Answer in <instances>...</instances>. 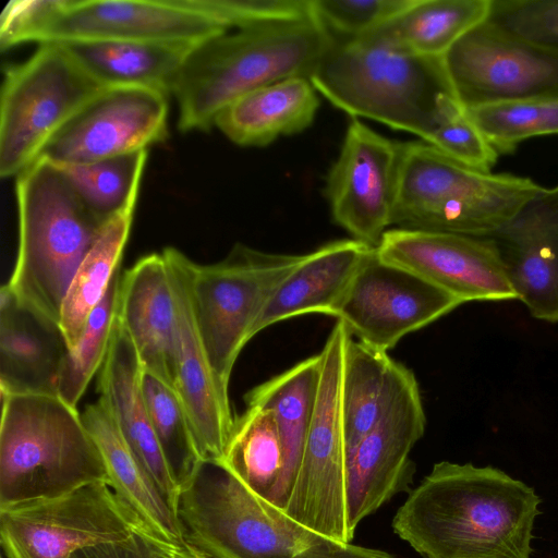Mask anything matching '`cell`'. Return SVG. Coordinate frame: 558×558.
Listing matches in <instances>:
<instances>
[{"mask_svg": "<svg viewBox=\"0 0 558 558\" xmlns=\"http://www.w3.org/2000/svg\"><path fill=\"white\" fill-rule=\"evenodd\" d=\"M539 504L499 469L441 461L410 490L392 529L425 558H531Z\"/></svg>", "mask_w": 558, "mask_h": 558, "instance_id": "6da1fadb", "label": "cell"}, {"mask_svg": "<svg viewBox=\"0 0 558 558\" xmlns=\"http://www.w3.org/2000/svg\"><path fill=\"white\" fill-rule=\"evenodd\" d=\"M333 36L313 15L229 29L187 56L171 95L180 132L208 131L219 112L259 87L310 77Z\"/></svg>", "mask_w": 558, "mask_h": 558, "instance_id": "7a4b0ae2", "label": "cell"}, {"mask_svg": "<svg viewBox=\"0 0 558 558\" xmlns=\"http://www.w3.org/2000/svg\"><path fill=\"white\" fill-rule=\"evenodd\" d=\"M308 78L319 95L353 119L374 120L426 143L463 107L442 58L356 38L333 37Z\"/></svg>", "mask_w": 558, "mask_h": 558, "instance_id": "3957f363", "label": "cell"}, {"mask_svg": "<svg viewBox=\"0 0 558 558\" xmlns=\"http://www.w3.org/2000/svg\"><path fill=\"white\" fill-rule=\"evenodd\" d=\"M184 543L208 558H392L291 519L216 461H203L175 508Z\"/></svg>", "mask_w": 558, "mask_h": 558, "instance_id": "277c9868", "label": "cell"}, {"mask_svg": "<svg viewBox=\"0 0 558 558\" xmlns=\"http://www.w3.org/2000/svg\"><path fill=\"white\" fill-rule=\"evenodd\" d=\"M15 194L19 246L5 286L22 305L60 325L72 279L105 223L61 169L44 158L16 177Z\"/></svg>", "mask_w": 558, "mask_h": 558, "instance_id": "5b68a950", "label": "cell"}, {"mask_svg": "<svg viewBox=\"0 0 558 558\" xmlns=\"http://www.w3.org/2000/svg\"><path fill=\"white\" fill-rule=\"evenodd\" d=\"M0 507L107 481L77 408L58 395L1 392Z\"/></svg>", "mask_w": 558, "mask_h": 558, "instance_id": "8992f818", "label": "cell"}, {"mask_svg": "<svg viewBox=\"0 0 558 558\" xmlns=\"http://www.w3.org/2000/svg\"><path fill=\"white\" fill-rule=\"evenodd\" d=\"M543 186L470 167L424 142L400 143L397 228L489 236Z\"/></svg>", "mask_w": 558, "mask_h": 558, "instance_id": "52a82bcc", "label": "cell"}, {"mask_svg": "<svg viewBox=\"0 0 558 558\" xmlns=\"http://www.w3.org/2000/svg\"><path fill=\"white\" fill-rule=\"evenodd\" d=\"M306 254L264 252L235 243L221 260L194 262L192 294L197 328L221 393L229 399L233 366L255 324Z\"/></svg>", "mask_w": 558, "mask_h": 558, "instance_id": "ba28073f", "label": "cell"}, {"mask_svg": "<svg viewBox=\"0 0 558 558\" xmlns=\"http://www.w3.org/2000/svg\"><path fill=\"white\" fill-rule=\"evenodd\" d=\"M59 43L38 45L4 69L0 96V175L17 177L49 140L104 90Z\"/></svg>", "mask_w": 558, "mask_h": 558, "instance_id": "9c48e42d", "label": "cell"}, {"mask_svg": "<svg viewBox=\"0 0 558 558\" xmlns=\"http://www.w3.org/2000/svg\"><path fill=\"white\" fill-rule=\"evenodd\" d=\"M350 332L337 320L320 354V376L299 472L283 511L305 527L350 543L347 448L341 415L343 356Z\"/></svg>", "mask_w": 558, "mask_h": 558, "instance_id": "30bf717a", "label": "cell"}, {"mask_svg": "<svg viewBox=\"0 0 558 558\" xmlns=\"http://www.w3.org/2000/svg\"><path fill=\"white\" fill-rule=\"evenodd\" d=\"M135 535L155 543L107 481L0 507L5 558H73L85 548L125 542Z\"/></svg>", "mask_w": 558, "mask_h": 558, "instance_id": "8fae6325", "label": "cell"}, {"mask_svg": "<svg viewBox=\"0 0 558 558\" xmlns=\"http://www.w3.org/2000/svg\"><path fill=\"white\" fill-rule=\"evenodd\" d=\"M227 31L199 0H41L19 45L74 40L198 45Z\"/></svg>", "mask_w": 558, "mask_h": 558, "instance_id": "7c38bea8", "label": "cell"}, {"mask_svg": "<svg viewBox=\"0 0 558 558\" xmlns=\"http://www.w3.org/2000/svg\"><path fill=\"white\" fill-rule=\"evenodd\" d=\"M442 62L465 109L513 100H558V52L487 20L457 40Z\"/></svg>", "mask_w": 558, "mask_h": 558, "instance_id": "4fadbf2b", "label": "cell"}, {"mask_svg": "<svg viewBox=\"0 0 558 558\" xmlns=\"http://www.w3.org/2000/svg\"><path fill=\"white\" fill-rule=\"evenodd\" d=\"M463 304L420 276L374 254L363 264L337 311L351 337L388 352L416 331Z\"/></svg>", "mask_w": 558, "mask_h": 558, "instance_id": "5bb4252c", "label": "cell"}, {"mask_svg": "<svg viewBox=\"0 0 558 558\" xmlns=\"http://www.w3.org/2000/svg\"><path fill=\"white\" fill-rule=\"evenodd\" d=\"M168 97L137 86L107 87L49 140L37 159L89 163L162 143L169 133Z\"/></svg>", "mask_w": 558, "mask_h": 558, "instance_id": "9a60e30c", "label": "cell"}, {"mask_svg": "<svg viewBox=\"0 0 558 558\" xmlns=\"http://www.w3.org/2000/svg\"><path fill=\"white\" fill-rule=\"evenodd\" d=\"M399 169L400 143L352 119L325 186L332 220L352 239L376 247L393 226Z\"/></svg>", "mask_w": 558, "mask_h": 558, "instance_id": "2e32d148", "label": "cell"}, {"mask_svg": "<svg viewBox=\"0 0 558 558\" xmlns=\"http://www.w3.org/2000/svg\"><path fill=\"white\" fill-rule=\"evenodd\" d=\"M376 254L462 303L518 301L497 245L489 236L393 228L383 235Z\"/></svg>", "mask_w": 558, "mask_h": 558, "instance_id": "e0dca14e", "label": "cell"}, {"mask_svg": "<svg viewBox=\"0 0 558 558\" xmlns=\"http://www.w3.org/2000/svg\"><path fill=\"white\" fill-rule=\"evenodd\" d=\"M426 417L416 379L393 400L347 458V523H359L396 494L410 493L415 465L410 459L425 432Z\"/></svg>", "mask_w": 558, "mask_h": 558, "instance_id": "ac0fdd59", "label": "cell"}, {"mask_svg": "<svg viewBox=\"0 0 558 558\" xmlns=\"http://www.w3.org/2000/svg\"><path fill=\"white\" fill-rule=\"evenodd\" d=\"M177 310L178 350L175 391L187 414L203 461L221 459L234 420L230 400L216 381L194 313V262L175 247L161 252Z\"/></svg>", "mask_w": 558, "mask_h": 558, "instance_id": "d6986e66", "label": "cell"}, {"mask_svg": "<svg viewBox=\"0 0 558 558\" xmlns=\"http://www.w3.org/2000/svg\"><path fill=\"white\" fill-rule=\"evenodd\" d=\"M489 238L518 301L534 318L558 323V184L542 187Z\"/></svg>", "mask_w": 558, "mask_h": 558, "instance_id": "ffe728a7", "label": "cell"}, {"mask_svg": "<svg viewBox=\"0 0 558 558\" xmlns=\"http://www.w3.org/2000/svg\"><path fill=\"white\" fill-rule=\"evenodd\" d=\"M143 373L136 348L117 316L110 345L99 369L98 399L105 404L137 460L175 513L180 487L150 423L142 388Z\"/></svg>", "mask_w": 558, "mask_h": 558, "instance_id": "44dd1931", "label": "cell"}, {"mask_svg": "<svg viewBox=\"0 0 558 558\" xmlns=\"http://www.w3.org/2000/svg\"><path fill=\"white\" fill-rule=\"evenodd\" d=\"M118 317L136 348L144 371L174 389L177 310L161 253L143 256L122 274Z\"/></svg>", "mask_w": 558, "mask_h": 558, "instance_id": "7402d4cb", "label": "cell"}, {"mask_svg": "<svg viewBox=\"0 0 558 558\" xmlns=\"http://www.w3.org/2000/svg\"><path fill=\"white\" fill-rule=\"evenodd\" d=\"M70 349L60 325L0 290V388L3 393L58 395Z\"/></svg>", "mask_w": 558, "mask_h": 558, "instance_id": "603a6c76", "label": "cell"}, {"mask_svg": "<svg viewBox=\"0 0 558 558\" xmlns=\"http://www.w3.org/2000/svg\"><path fill=\"white\" fill-rule=\"evenodd\" d=\"M375 248L355 239H344L307 253L266 305L253 336L272 324L303 314L335 317L355 275Z\"/></svg>", "mask_w": 558, "mask_h": 558, "instance_id": "cb8c5ba5", "label": "cell"}, {"mask_svg": "<svg viewBox=\"0 0 558 558\" xmlns=\"http://www.w3.org/2000/svg\"><path fill=\"white\" fill-rule=\"evenodd\" d=\"M107 471V482L166 553L186 546L174 511L144 470L105 404L98 399L81 413Z\"/></svg>", "mask_w": 558, "mask_h": 558, "instance_id": "d4e9b609", "label": "cell"}, {"mask_svg": "<svg viewBox=\"0 0 558 558\" xmlns=\"http://www.w3.org/2000/svg\"><path fill=\"white\" fill-rule=\"evenodd\" d=\"M318 95L308 77L286 78L235 99L219 112L214 126L239 146L264 147L310 128Z\"/></svg>", "mask_w": 558, "mask_h": 558, "instance_id": "484cf974", "label": "cell"}, {"mask_svg": "<svg viewBox=\"0 0 558 558\" xmlns=\"http://www.w3.org/2000/svg\"><path fill=\"white\" fill-rule=\"evenodd\" d=\"M105 87L137 86L171 95L179 72L197 45L161 41L59 43Z\"/></svg>", "mask_w": 558, "mask_h": 558, "instance_id": "4316f807", "label": "cell"}, {"mask_svg": "<svg viewBox=\"0 0 558 558\" xmlns=\"http://www.w3.org/2000/svg\"><path fill=\"white\" fill-rule=\"evenodd\" d=\"M416 378L388 352L349 337L342 366L341 415L347 458L393 400Z\"/></svg>", "mask_w": 558, "mask_h": 558, "instance_id": "83f0119b", "label": "cell"}, {"mask_svg": "<svg viewBox=\"0 0 558 558\" xmlns=\"http://www.w3.org/2000/svg\"><path fill=\"white\" fill-rule=\"evenodd\" d=\"M320 354L310 356L251 389L246 405L272 410L283 449L284 464L269 502L284 509L294 485L315 405Z\"/></svg>", "mask_w": 558, "mask_h": 558, "instance_id": "f1b7e54d", "label": "cell"}, {"mask_svg": "<svg viewBox=\"0 0 558 558\" xmlns=\"http://www.w3.org/2000/svg\"><path fill=\"white\" fill-rule=\"evenodd\" d=\"M492 0H413L376 29L357 37L422 57L442 58L465 33L487 20Z\"/></svg>", "mask_w": 558, "mask_h": 558, "instance_id": "f546056e", "label": "cell"}, {"mask_svg": "<svg viewBox=\"0 0 558 558\" xmlns=\"http://www.w3.org/2000/svg\"><path fill=\"white\" fill-rule=\"evenodd\" d=\"M136 202L108 220L80 265L64 298L60 328L70 351L77 345L94 308L105 296L126 245Z\"/></svg>", "mask_w": 558, "mask_h": 558, "instance_id": "4dcf8cb0", "label": "cell"}, {"mask_svg": "<svg viewBox=\"0 0 558 558\" xmlns=\"http://www.w3.org/2000/svg\"><path fill=\"white\" fill-rule=\"evenodd\" d=\"M216 462L251 492L269 501L284 464L272 410L262 405H246V410L235 417L223 454Z\"/></svg>", "mask_w": 558, "mask_h": 558, "instance_id": "1f68e13d", "label": "cell"}, {"mask_svg": "<svg viewBox=\"0 0 558 558\" xmlns=\"http://www.w3.org/2000/svg\"><path fill=\"white\" fill-rule=\"evenodd\" d=\"M147 153L145 149L89 163L57 166L85 206L106 223L137 202Z\"/></svg>", "mask_w": 558, "mask_h": 558, "instance_id": "d6a6232c", "label": "cell"}, {"mask_svg": "<svg viewBox=\"0 0 558 558\" xmlns=\"http://www.w3.org/2000/svg\"><path fill=\"white\" fill-rule=\"evenodd\" d=\"M142 388L155 436L180 490L203 459L177 391L144 371Z\"/></svg>", "mask_w": 558, "mask_h": 558, "instance_id": "836d02e7", "label": "cell"}, {"mask_svg": "<svg viewBox=\"0 0 558 558\" xmlns=\"http://www.w3.org/2000/svg\"><path fill=\"white\" fill-rule=\"evenodd\" d=\"M465 110L498 155L514 151L531 137L558 134L557 99L502 101Z\"/></svg>", "mask_w": 558, "mask_h": 558, "instance_id": "e575fe53", "label": "cell"}, {"mask_svg": "<svg viewBox=\"0 0 558 558\" xmlns=\"http://www.w3.org/2000/svg\"><path fill=\"white\" fill-rule=\"evenodd\" d=\"M121 278L120 268L105 296L92 312L77 345L69 351L63 362L58 396L72 407L76 408L107 355L118 316Z\"/></svg>", "mask_w": 558, "mask_h": 558, "instance_id": "d590c367", "label": "cell"}, {"mask_svg": "<svg viewBox=\"0 0 558 558\" xmlns=\"http://www.w3.org/2000/svg\"><path fill=\"white\" fill-rule=\"evenodd\" d=\"M413 0H311L314 16L338 38L363 36L404 10Z\"/></svg>", "mask_w": 558, "mask_h": 558, "instance_id": "8d00e7d4", "label": "cell"}, {"mask_svg": "<svg viewBox=\"0 0 558 558\" xmlns=\"http://www.w3.org/2000/svg\"><path fill=\"white\" fill-rule=\"evenodd\" d=\"M487 21L558 52V0H492Z\"/></svg>", "mask_w": 558, "mask_h": 558, "instance_id": "74e56055", "label": "cell"}, {"mask_svg": "<svg viewBox=\"0 0 558 558\" xmlns=\"http://www.w3.org/2000/svg\"><path fill=\"white\" fill-rule=\"evenodd\" d=\"M229 29L313 15L311 0H201Z\"/></svg>", "mask_w": 558, "mask_h": 558, "instance_id": "f35d334b", "label": "cell"}, {"mask_svg": "<svg viewBox=\"0 0 558 558\" xmlns=\"http://www.w3.org/2000/svg\"><path fill=\"white\" fill-rule=\"evenodd\" d=\"M428 144L458 161L483 171H490L499 156L484 140L464 107L437 130Z\"/></svg>", "mask_w": 558, "mask_h": 558, "instance_id": "ab89813d", "label": "cell"}, {"mask_svg": "<svg viewBox=\"0 0 558 558\" xmlns=\"http://www.w3.org/2000/svg\"><path fill=\"white\" fill-rule=\"evenodd\" d=\"M168 553L143 535L114 544L85 548L73 558H169Z\"/></svg>", "mask_w": 558, "mask_h": 558, "instance_id": "60d3db41", "label": "cell"}, {"mask_svg": "<svg viewBox=\"0 0 558 558\" xmlns=\"http://www.w3.org/2000/svg\"><path fill=\"white\" fill-rule=\"evenodd\" d=\"M169 558H208L190 546H185L169 555Z\"/></svg>", "mask_w": 558, "mask_h": 558, "instance_id": "b9f144b4", "label": "cell"}, {"mask_svg": "<svg viewBox=\"0 0 558 558\" xmlns=\"http://www.w3.org/2000/svg\"><path fill=\"white\" fill-rule=\"evenodd\" d=\"M1 558H5V557L2 555Z\"/></svg>", "mask_w": 558, "mask_h": 558, "instance_id": "7bdbcfd3", "label": "cell"}, {"mask_svg": "<svg viewBox=\"0 0 558 558\" xmlns=\"http://www.w3.org/2000/svg\"><path fill=\"white\" fill-rule=\"evenodd\" d=\"M393 558V557H392Z\"/></svg>", "mask_w": 558, "mask_h": 558, "instance_id": "ee69618b", "label": "cell"}]
</instances>
